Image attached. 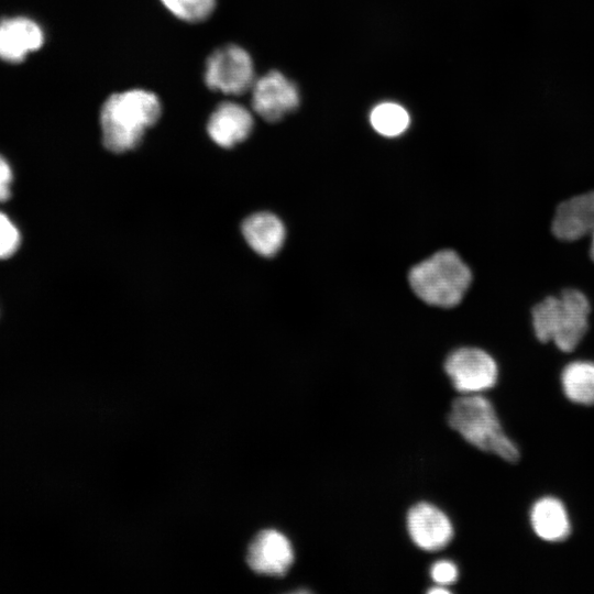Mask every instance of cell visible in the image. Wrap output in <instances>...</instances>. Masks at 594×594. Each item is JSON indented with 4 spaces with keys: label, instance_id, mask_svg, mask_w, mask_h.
<instances>
[{
    "label": "cell",
    "instance_id": "6da1fadb",
    "mask_svg": "<svg viewBox=\"0 0 594 594\" xmlns=\"http://www.w3.org/2000/svg\"><path fill=\"white\" fill-rule=\"evenodd\" d=\"M161 116V100L152 91L135 88L110 95L99 117L103 146L116 154L134 150Z\"/></svg>",
    "mask_w": 594,
    "mask_h": 594
},
{
    "label": "cell",
    "instance_id": "9c48e42d",
    "mask_svg": "<svg viewBox=\"0 0 594 594\" xmlns=\"http://www.w3.org/2000/svg\"><path fill=\"white\" fill-rule=\"evenodd\" d=\"M551 230L562 241L591 238L590 257L594 262V190L562 201L556 209Z\"/></svg>",
    "mask_w": 594,
    "mask_h": 594
},
{
    "label": "cell",
    "instance_id": "52a82bcc",
    "mask_svg": "<svg viewBox=\"0 0 594 594\" xmlns=\"http://www.w3.org/2000/svg\"><path fill=\"white\" fill-rule=\"evenodd\" d=\"M250 91L254 112L268 122L284 119L300 103L297 85L278 70L256 78Z\"/></svg>",
    "mask_w": 594,
    "mask_h": 594
},
{
    "label": "cell",
    "instance_id": "30bf717a",
    "mask_svg": "<svg viewBox=\"0 0 594 594\" xmlns=\"http://www.w3.org/2000/svg\"><path fill=\"white\" fill-rule=\"evenodd\" d=\"M295 560L294 549L288 538L274 529L260 531L251 541L246 562L261 574L283 576Z\"/></svg>",
    "mask_w": 594,
    "mask_h": 594
},
{
    "label": "cell",
    "instance_id": "4fadbf2b",
    "mask_svg": "<svg viewBox=\"0 0 594 594\" xmlns=\"http://www.w3.org/2000/svg\"><path fill=\"white\" fill-rule=\"evenodd\" d=\"M242 233L250 248L264 257L274 256L285 241V227L273 213L257 212L242 223Z\"/></svg>",
    "mask_w": 594,
    "mask_h": 594
},
{
    "label": "cell",
    "instance_id": "9a60e30c",
    "mask_svg": "<svg viewBox=\"0 0 594 594\" xmlns=\"http://www.w3.org/2000/svg\"><path fill=\"white\" fill-rule=\"evenodd\" d=\"M565 396L580 405H594V363L574 361L568 364L561 374Z\"/></svg>",
    "mask_w": 594,
    "mask_h": 594
},
{
    "label": "cell",
    "instance_id": "8992f818",
    "mask_svg": "<svg viewBox=\"0 0 594 594\" xmlns=\"http://www.w3.org/2000/svg\"><path fill=\"white\" fill-rule=\"evenodd\" d=\"M444 371L454 389L461 394H477L495 386L498 367L495 360L479 348H460L444 362Z\"/></svg>",
    "mask_w": 594,
    "mask_h": 594
},
{
    "label": "cell",
    "instance_id": "5b68a950",
    "mask_svg": "<svg viewBox=\"0 0 594 594\" xmlns=\"http://www.w3.org/2000/svg\"><path fill=\"white\" fill-rule=\"evenodd\" d=\"M255 79L253 59L242 46L227 44L207 57L204 80L212 91L240 96L251 90Z\"/></svg>",
    "mask_w": 594,
    "mask_h": 594
},
{
    "label": "cell",
    "instance_id": "7c38bea8",
    "mask_svg": "<svg viewBox=\"0 0 594 594\" xmlns=\"http://www.w3.org/2000/svg\"><path fill=\"white\" fill-rule=\"evenodd\" d=\"M44 43L41 26L23 16L0 21V58L9 63L22 62Z\"/></svg>",
    "mask_w": 594,
    "mask_h": 594
},
{
    "label": "cell",
    "instance_id": "ffe728a7",
    "mask_svg": "<svg viewBox=\"0 0 594 594\" xmlns=\"http://www.w3.org/2000/svg\"><path fill=\"white\" fill-rule=\"evenodd\" d=\"M12 180V169L6 158L0 155V201L10 197Z\"/></svg>",
    "mask_w": 594,
    "mask_h": 594
},
{
    "label": "cell",
    "instance_id": "2e32d148",
    "mask_svg": "<svg viewBox=\"0 0 594 594\" xmlns=\"http://www.w3.org/2000/svg\"><path fill=\"white\" fill-rule=\"evenodd\" d=\"M373 129L381 135L394 138L403 134L410 124L408 111L399 103L386 101L376 105L370 113Z\"/></svg>",
    "mask_w": 594,
    "mask_h": 594
},
{
    "label": "cell",
    "instance_id": "8fae6325",
    "mask_svg": "<svg viewBox=\"0 0 594 594\" xmlns=\"http://www.w3.org/2000/svg\"><path fill=\"white\" fill-rule=\"evenodd\" d=\"M254 127L252 113L244 106L223 101L211 112L207 122L209 138L223 148H232L245 141Z\"/></svg>",
    "mask_w": 594,
    "mask_h": 594
},
{
    "label": "cell",
    "instance_id": "277c9868",
    "mask_svg": "<svg viewBox=\"0 0 594 594\" xmlns=\"http://www.w3.org/2000/svg\"><path fill=\"white\" fill-rule=\"evenodd\" d=\"M472 282V273L451 250H442L409 272L414 293L425 302L450 308L458 305Z\"/></svg>",
    "mask_w": 594,
    "mask_h": 594
},
{
    "label": "cell",
    "instance_id": "ba28073f",
    "mask_svg": "<svg viewBox=\"0 0 594 594\" xmlns=\"http://www.w3.org/2000/svg\"><path fill=\"white\" fill-rule=\"evenodd\" d=\"M406 527L411 541L425 551L446 548L454 534L449 517L427 502L417 503L408 509Z\"/></svg>",
    "mask_w": 594,
    "mask_h": 594
},
{
    "label": "cell",
    "instance_id": "ac0fdd59",
    "mask_svg": "<svg viewBox=\"0 0 594 594\" xmlns=\"http://www.w3.org/2000/svg\"><path fill=\"white\" fill-rule=\"evenodd\" d=\"M21 237L16 227L0 212V258L11 256L20 245Z\"/></svg>",
    "mask_w": 594,
    "mask_h": 594
},
{
    "label": "cell",
    "instance_id": "3957f363",
    "mask_svg": "<svg viewBox=\"0 0 594 594\" xmlns=\"http://www.w3.org/2000/svg\"><path fill=\"white\" fill-rule=\"evenodd\" d=\"M590 314V301L579 289L548 296L532 307L535 336L542 343L553 342L561 351L572 352L587 331Z\"/></svg>",
    "mask_w": 594,
    "mask_h": 594
},
{
    "label": "cell",
    "instance_id": "44dd1931",
    "mask_svg": "<svg viewBox=\"0 0 594 594\" xmlns=\"http://www.w3.org/2000/svg\"><path fill=\"white\" fill-rule=\"evenodd\" d=\"M428 594H450L451 591L447 588V586L443 585H433L430 588L427 590Z\"/></svg>",
    "mask_w": 594,
    "mask_h": 594
},
{
    "label": "cell",
    "instance_id": "7a4b0ae2",
    "mask_svg": "<svg viewBox=\"0 0 594 594\" xmlns=\"http://www.w3.org/2000/svg\"><path fill=\"white\" fill-rule=\"evenodd\" d=\"M447 422L476 449L507 462L518 461V448L504 432L493 404L480 393L462 394L452 400Z\"/></svg>",
    "mask_w": 594,
    "mask_h": 594
},
{
    "label": "cell",
    "instance_id": "5bb4252c",
    "mask_svg": "<svg viewBox=\"0 0 594 594\" xmlns=\"http://www.w3.org/2000/svg\"><path fill=\"white\" fill-rule=\"evenodd\" d=\"M530 522L535 534L542 540L558 542L565 540L571 525L564 505L557 498L544 497L532 506Z\"/></svg>",
    "mask_w": 594,
    "mask_h": 594
},
{
    "label": "cell",
    "instance_id": "d6986e66",
    "mask_svg": "<svg viewBox=\"0 0 594 594\" xmlns=\"http://www.w3.org/2000/svg\"><path fill=\"white\" fill-rule=\"evenodd\" d=\"M429 574L435 584L449 586L457 582L459 570L452 561L443 559L430 566Z\"/></svg>",
    "mask_w": 594,
    "mask_h": 594
},
{
    "label": "cell",
    "instance_id": "e0dca14e",
    "mask_svg": "<svg viewBox=\"0 0 594 594\" xmlns=\"http://www.w3.org/2000/svg\"><path fill=\"white\" fill-rule=\"evenodd\" d=\"M175 18L187 23H200L210 18L216 0H160Z\"/></svg>",
    "mask_w": 594,
    "mask_h": 594
}]
</instances>
